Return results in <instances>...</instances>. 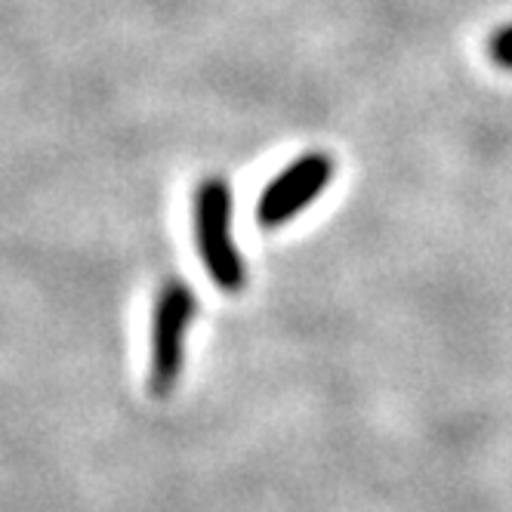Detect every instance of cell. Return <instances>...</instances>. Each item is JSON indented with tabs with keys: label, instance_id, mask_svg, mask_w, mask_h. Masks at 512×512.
I'll use <instances>...</instances> for the list:
<instances>
[{
	"label": "cell",
	"instance_id": "cell-1",
	"mask_svg": "<svg viewBox=\"0 0 512 512\" xmlns=\"http://www.w3.org/2000/svg\"><path fill=\"white\" fill-rule=\"evenodd\" d=\"M232 186L223 176H207L198 182L195 201H192V229L198 256L210 275V281L226 290V294H238L247 284L244 256L235 244L232 232Z\"/></svg>",
	"mask_w": 512,
	"mask_h": 512
},
{
	"label": "cell",
	"instance_id": "cell-2",
	"mask_svg": "<svg viewBox=\"0 0 512 512\" xmlns=\"http://www.w3.org/2000/svg\"><path fill=\"white\" fill-rule=\"evenodd\" d=\"M198 315L195 290L182 278H167L152 306V334H149V395L167 398L186 368V337Z\"/></svg>",
	"mask_w": 512,
	"mask_h": 512
},
{
	"label": "cell",
	"instance_id": "cell-3",
	"mask_svg": "<svg viewBox=\"0 0 512 512\" xmlns=\"http://www.w3.org/2000/svg\"><path fill=\"white\" fill-rule=\"evenodd\" d=\"M334 158L327 152H306L290 161L256 201V219L263 229H278L290 223L300 210H306L334 179Z\"/></svg>",
	"mask_w": 512,
	"mask_h": 512
},
{
	"label": "cell",
	"instance_id": "cell-4",
	"mask_svg": "<svg viewBox=\"0 0 512 512\" xmlns=\"http://www.w3.org/2000/svg\"><path fill=\"white\" fill-rule=\"evenodd\" d=\"M488 56L494 65L512 71V25L497 28L491 38H488Z\"/></svg>",
	"mask_w": 512,
	"mask_h": 512
}]
</instances>
